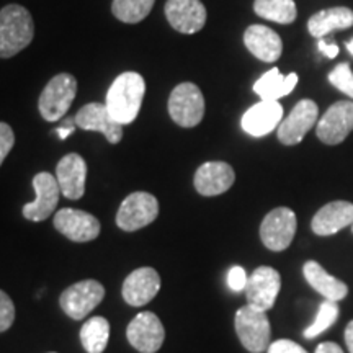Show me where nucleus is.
<instances>
[{"label": "nucleus", "instance_id": "obj_15", "mask_svg": "<svg viewBox=\"0 0 353 353\" xmlns=\"http://www.w3.org/2000/svg\"><path fill=\"white\" fill-rule=\"evenodd\" d=\"M161 290V275L152 267H143L131 272L123 283V299L130 306L141 307L157 296Z\"/></svg>", "mask_w": 353, "mask_h": 353}, {"label": "nucleus", "instance_id": "obj_28", "mask_svg": "<svg viewBox=\"0 0 353 353\" xmlns=\"http://www.w3.org/2000/svg\"><path fill=\"white\" fill-rule=\"evenodd\" d=\"M156 0H113V15L123 23H139L152 10Z\"/></svg>", "mask_w": 353, "mask_h": 353}, {"label": "nucleus", "instance_id": "obj_11", "mask_svg": "<svg viewBox=\"0 0 353 353\" xmlns=\"http://www.w3.org/2000/svg\"><path fill=\"white\" fill-rule=\"evenodd\" d=\"M281 288V276L275 268L272 267H259L255 268L252 275L249 276L245 286L247 304L262 309V311H270L275 306L276 296Z\"/></svg>", "mask_w": 353, "mask_h": 353}, {"label": "nucleus", "instance_id": "obj_26", "mask_svg": "<svg viewBox=\"0 0 353 353\" xmlns=\"http://www.w3.org/2000/svg\"><path fill=\"white\" fill-rule=\"evenodd\" d=\"M110 341V324L105 317H90L81 329V342L87 353H103Z\"/></svg>", "mask_w": 353, "mask_h": 353}, {"label": "nucleus", "instance_id": "obj_19", "mask_svg": "<svg viewBox=\"0 0 353 353\" xmlns=\"http://www.w3.org/2000/svg\"><path fill=\"white\" fill-rule=\"evenodd\" d=\"M236 180V174L234 169L226 162L213 161V162H205V164L198 167L195 179L196 192L203 196H216L221 193L228 192L229 188L234 185Z\"/></svg>", "mask_w": 353, "mask_h": 353}, {"label": "nucleus", "instance_id": "obj_23", "mask_svg": "<svg viewBox=\"0 0 353 353\" xmlns=\"http://www.w3.org/2000/svg\"><path fill=\"white\" fill-rule=\"evenodd\" d=\"M303 273L307 283L329 301H342L348 294V286L339 278L329 275L314 260L304 263Z\"/></svg>", "mask_w": 353, "mask_h": 353}, {"label": "nucleus", "instance_id": "obj_25", "mask_svg": "<svg viewBox=\"0 0 353 353\" xmlns=\"http://www.w3.org/2000/svg\"><path fill=\"white\" fill-rule=\"evenodd\" d=\"M298 83V74L291 72L288 76L280 74V70L273 68L265 72L257 82L254 83V92L260 97V100L278 101L281 97H286L293 92Z\"/></svg>", "mask_w": 353, "mask_h": 353}, {"label": "nucleus", "instance_id": "obj_7", "mask_svg": "<svg viewBox=\"0 0 353 353\" xmlns=\"http://www.w3.org/2000/svg\"><path fill=\"white\" fill-rule=\"evenodd\" d=\"M159 216L157 198L145 192H134L123 200L117 213L118 228L126 232L139 231L154 223Z\"/></svg>", "mask_w": 353, "mask_h": 353}, {"label": "nucleus", "instance_id": "obj_8", "mask_svg": "<svg viewBox=\"0 0 353 353\" xmlns=\"http://www.w3.org/2000/svg\"><path fill=\"white\" fill-rule=\"evenodd\" d=\"M103 285L97 280H83L65 288L59 298V304L70 319L81 321L90 314L103 301Z\"/></svg>", "mask_w": 353, "mask_h": 353}, {"label": "nucleus", "instance_id": "obj_24", "mask_svg": "<svg viewBox=\"0 0 353 353\" xmlns=\"http://www.w3.org/2000/svg\"><path fill=\"white\" fill-rule=\"evenodd\" d=\"M353 26V10L347 7H332L317 12L307 21L309 33L322 39L335 30H347Z\"/></svg>", "mask_w": 353, "mask_h": 353}, {"label": "nucleus", "instance_id": "obj_12", "mask_svg": "<svg viewBox=\"0 0 353 353\" xmlns=\"http://www.w3.org/2000/svg\"><path fill=\"white\" fill-rule=\"evenodd\" d=\"M319 117V108L316 101L304 99L299 103L294 105L288 117L278 126V139L285 145L299 144L304 139V136L312 130V126L317 123Z\"/></svg>", "mask_w": 353, "mask_h": 353}, {"label": "nucleus", "instance_id": "obj_30", "mask_svg": "<svg viewBox=\"0 0 353 353\" xmlns=\"http://www.w3.org/2000/svg\"><path fill=\"white\" fill-rule=\"evenodd\" d=\"M329 82L353 100V72L347 63L339 64L329 74Z\"/></svg>", "mask_w": 353, "mask_h": 353}, {"label": "nucleus", "instance_id": "obj_32", "mask_svg": "<svg viewBox=\"0 0 353 353\" xmlns=\"http://www.w3.org/2000/svg\"><path fill=\"white\" fill-rule=\"evenodd\" d=\"M13 144H15V134L13 130L7 123H0V165L3 164L8 152L12 151Z\"/></svg>", "mask_w": 353, "mask_h": 353}, {"label": "nucleus", "instance_id": "obj_34", "mask_svg": "<svg viewBox=\"0 0 353 353\" xmlns=\"http://www.w3.org/2000/svg\"><path fill=\"white\" fill-rule=\"evenodd\" d=\"M267 353H309L306 348H303L299 343L288 341V339H280L270 343Z\"/></svg>", "mask_w": 353, "mask_h": 353}, {"label": "nucleus", "instance_id": "obj_33", "mask_svg": "<svg viewBox=\"0 0 353 353\" xmlns=\"http://www.w3.org/2000/svg\"><path fill=\"white\" fill-rule=\"evenodd\" d=\"M247 280H249V276H247L245 270L242 267H239V265L232 267L231 270H229V273H228V285H229V288H231L232 291H236V293H237V291L245 290Z\"/></svg>", "mask_w": 353, "mask_h": 353}, {"label": "nucleus", "instance_id": "obj_31", "mask_svg": "<svg viewBox=\"0 0 353 353\" xmlns=\"http://www.w3.org/2000/svg\"><path fill=\"white\" fill-rule=\"evenodd\" d=\"M15 321V304L6 291L0 290V332H6Z\"/></svg>", "mask_w": 353, "mask_h": 353}, {"label": "nucleus", "instance_id": "obj_41", "mask_svg": "<svg viewBox=\"0 0 353 353\" xmlns=\"http://www.w3.org/2000/svg\"><path fill=\"white\" fill-rule=\"evenodd\" d=\"M50 353H56V352H50Z\"/></svg>", "mask_w": 353, "mask_h": 353}, {"label": "nucleus", "instance_id": "obj_37", "mask_svg": "<svg viewBox=\"0 0 353 353\" xmlns=\"http://www.w3.org/2000/svg\"><path fill=\"white\" fill-rule=\"evenodd\" d=\"M74 126H76V121H65V125L64 126H61V128H57V136H59L61 139H65L68 138V136H70L72 134L74 131Z\"/></svg>", "mask_w": 353, "mask_h": 353}, {"label": "nucleus", "instance_id": "obj_17", "mask_svg": "<svg viewBox=\"0 0 353 353\" xmlns=\"http://www.w3.org/2000/svg\"><path fill=\"white\" fill-rule=\"evenodd\" d=\"M165 17L179 33L193 34L206 23V8L200 0H167Z\"/></svg>", "mask_w": 353, "mask_h": 353}, {"label": "nucleus", "instance_id": "obj_10", "mask_svg": "<svg viewBox=\"0 0 353 353\" xmlns=\"http://www.w3.org/2000/svg\"><path fill=\"white\" fill-rule=\"evenodd\" d=\"M33 188L37 192V198L32 203L23 206V216L33 223H41L54 213L59 203L61 188L56 176L50 172H39L33 179Z\"/></svg>", "mask_w": 353, "mask_h": 353}, {"label": "nucleus", "instance_id": "obj_18", "mask_svg": "<svg viewBox=\"0 0 353 353\" xmlns=\"http://www.w3.org/2000/svg\"><path fill=\"white\" fill-rule=\"evenodd\" d=\"M56 180L61 193L69 200H81L85 193L87 162L79 154H68L57 162Z\"/></svg>", "mask_w": 353, "mask_h": 353}, {"label": "nucleus", "instance_id": "obj_3", "mask_svg": "<svg viewBox=\"0 0 353 353\" xmlns=\"http://www.w3.org/2000/svg\"><path fill=\"white\" fill-rule=\"evenodd\" d=\"M236 332L245 350L250 353H263L268 350L272 341V327L267 312L250 304L242 306L236 312Z\"/></svg>", "mask_w": 353, "mask_h": 353}, {"label": "nucleus", "instance_id": "obj_1", "mask_svg": "<svg viewBox=\"0 0 353 353\" xmlns=\"http://www.w3.org/2000/svg\"><path fill=\"white\" fill-rule=\"evenodd\" d=\"M145 92V82L138 72H125L114 79L107 94L110 114L120 125H130L139 114Z\"/></svg>", "mask_w": 353, "mask_h": 353}, {"label": "nucleus", "instance_id": "obj_16", "mask_svg": "<svg viewBox=\"0 0 353 353\" xmlns=\"http://www.w3.org/2000/svg\"><path fill=\"white\" fill-rule=\"evenodd\" d=\"M76 126L83 131L101 132L110 144H118L123 139V125L114 121L105 103H88L79 110Z\"/></svg>", "mask_w": 353, "mask_h": 353}, {"label": "nucleus", "instance_id": "obj_35", "mask_svg": "<svg viewBox=\"0 0 353 353\" xmlns=\"http://www.w3.org/2000/svg\"><path fill=\"white\" fill-rule=\"evenodd\" d=\"M317 48H319V51L322 52V54H324L325 57H329V59H334V57L339 54L337 44L327 43L324 38L319 39V43H317Z\"/></svg>", "mask_w": 353, "mask_h": 353}, {"label": "nucleus", "instance_id": "obj_36", "mask_svg": "<svg viewBox=\"0 0 353 353\" xmlns=\"http://www.w3.org/2000/svg\"><path fill=\"white\" fill-rule=\"evenodd\" d=\"M314 353H343V350L337 345V343L324 342V343H319V345H317Z\"/></svg>", "mask_w": 353, "mask_h": 353}, {"label": "nucleus", "instance_id": "obj_6", "mask_svg": "<svg viewBox=\"0 0 353 353\" xmlns=\"http://www.w3.org/2000/svg\"><path fill=\"white\" fill-rule=\"evenodd\" d=\"M296 228L298 221L294 211L280 206V208L272 210L263 218L260 224V239L267 249L273 252H281L291 245L294 234H296Z\"/></svg>", "mask_w": 353, "mask_h": 353}, {"label": "nucleus", "instance_id": "obj_4", "mask_svg": "<svg viewBox=\"0 0 353 353\" xmlns=\"http://www.w3.org/2000/svg\"><path fill=\"white\" fill-rule=\"evenodd\" d=\"M77 95V81L70 74H57L39 95L38 108L46 121H59Z\"/></svg>", "mask_w": 353, "mask_h": 353}, {"label": "nucleus", "instance_id": "obj_20", "mask_svg": "<svg viewBox=\"0 0 353 353\" xmlns=\"http://www.w3.org/2000/svg\"><path fill=\"white\" fill-rule=\"evenodd\" d=\"M281 121H283V107L278 101L260 100L244 113L242 128L247 134L254 136V138H262L276 130Z\"/></svg>", "mask_w": 353, "mask_h": 353}, {"label": "nucleus", "instance_id": "obj_13", "mask_svg": "<svg viewBox=\"0 0 353 353\" xmlns=\"http://www.w3.org/2000/svg\"><path fill=\"white\" fill-rule=\"evenodd\" d=\"M353 131V103L352 101H337L330 105L317 123L316 134L324 144L335 145L347 139Z\"/></svg>", "mask_w": 353, "mask_h": 353}, {"label": "nucleus", "instance_id": "obj_29", "mask_svg": "<svg viewBox=\"0 0 353 353\" xmlns=\"http://www.w3.org/2000/svg\"><path fill=\"white\" fill-rule=\"evenodd\" d=\"M339 314H341V309H339V304L335 301H322L319 306V312H317L316 321L312 322L309 327L304 330V337L306 339H314L317 335H321L325 330H329L335 324V321L339 319Z\"/></svg>", "mask_w": 353, "mask_h": 353}, {"label": "nucleus", "instance_id": "obj_40", "mask_svg": "<svg viewBox=\"0 0 353 353\" xmlns=\"http://www.w3.org/2000/svg\"><path fill=\"white\" fill-rule=\"evenodd\" d=\"M352 232H353V224H352Z\"/></svg>", "mask_w": 353, "mask_h": 353}, {"label": "nucleus", "instance_id": "obj_2", "mask_svg": "<svg viewBox=\"0 0 353 353\" xmlns=\"http://www.w3.org/2000/svg\"><path fill=\"white\" fill-rule=\"evenodd\" d=\"M34 37V23L25 7L10 3L0 10V57L8 59L23 51Z\"/></svg>", "mask_w": 353, "mask_h": 353}, {"label": "nucleus", "instance_id": "obj_22", "mask_svg": "<svg viewBox=\"0 0 353 353\" xmlns=\"http://www.w3.org/2000/svg\"><path fill=\"white\" fill-rule=\"evenodd\" d=\"M244 43L252 54L263 63H275L283 51V43L276 32L263 25H252L245 30Z\"/></svg>", "mask_w": 353, "mask_h": 353}, {"label": "nucleus", "instance_id": "obj_5", "mask_svg": "<svg viewBox=\"0 0 353 353\" xmlns=\"http://www.w3.org/2000/svg\"><path fill=\"white\" fill-rule=\"evenodd\" d=\"M169 113L172 120L182 128L200 125L205 117V97L200 87L192 82L176 85L169 97Z\"/></svg>", "mask_w": 353, "mask_h": 353}, {"label": "nucleus", "instance_id": "obj_39", "mask_svg": "<svg viewBox=\"0 0 353 353\" xmlns=\"http://www.w3.org/2000/svg\"><path fill=\"white\" fill-rule=\"evenodd\" d=\"M347 50H348V52H350V54L353 56V39H352V41L347 43Z\"/></svg>", "mask_w": 353, "mask_h": 353}, {"label": "nucleus", "instance_id": "obj_21", "mask_svg": "<svg viewBox=\"0 0 353 353\" xmlns=\"http://www.w3.org/2000/svg\"><path fill=\"white\" fill-rule=\"evenodd\" d=\"M353 224V203L332 201L317 211L311 221V229L316 236H332L341 229Z\"/></svg>", "mask_w": 353, "mask_h": 353}, {"label": "nucleus", "instance_id": "obj_14", "mask_svg": "<svg viewBox=\"0 0 353 353\" xmlns=\"http://www.w3.org/2000/svg\"><path fill=\"white\" fill-rule=\"evenodd\" d=\"M54 228L69 241L90 242L100 236V221L82 210L63 208L54 216Z\"/></svg>", "mask_w": 353, "mask_h": 353}, {"label": "nucleus", "instance_id": "obj_27", "mask_svg": "<svg viewBox=\"0 0 353 353\" xmlns=\"http://www.w3.org/2000/svg\"><path fill=\"white\" fill-rule=\"evenodd\" d=\"M254 10L262 19L281 25L293 23L298 15L294 0H255Z\"/></svg>", "mask_w": 353, "mask_h": 353}, {"label": "nucleus", "instance_id": "obj_38", "mask_svg": "<svg viewBox=\"0 0 353 353\" xmlns=\"http://www.w3.org/2000/svg\"><path fill=\"white\" fill-rule=\"evenodd\" d=\"M345 343L348 352L353 353V321L348 322V325L345 327Z\"/></svg>", "mask_w": 353, "mask_h": 353}, {"label": "nucleus", "instance_id": "obj_9", "mask_svg": "<svg viewBox=\"0 0 353 353\" xmlns=\"http://www.w3.org/2000/svg\"><path fill=\"white\" fill-rule=\"evenodd\" d=\"M126 337L139 353H156L165 341V329L154 312H139L128 324Z\"/></svg>", "mask_w": 353, "mask_h": 353}]
</instances>
